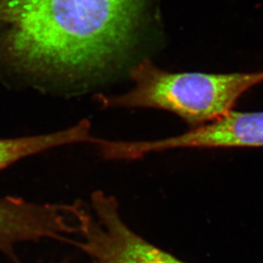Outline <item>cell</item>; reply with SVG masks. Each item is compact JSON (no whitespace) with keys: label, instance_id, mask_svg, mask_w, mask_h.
Returning <instances> with one entry per match:
<instances>
[{"label":"cell","instance_id":"cell-1","mask_svg":"<svg viewBox=\"0 0 263 263\" xmlns=\"http://www.w3.org/2000/svg\"><path fill=\"white\" fill-rule=\"evenodd\" d=\"M145 0H1L2 47L32 74L80 77L103 70L131 44Z\"/></svg>","mask_w":263,"mask_h":263},{"label":"cell","instance_id":"cell-2","mask_svg":"<svg viewBox=\"0 0 263 263\" xmlns=\"http://www.w3.org/2000/svg\"><path fill=\"white\" fill-rule=\"evenodd\" d=\"M134 88L125 94L97 97L105 107H148L175 113L191 128L233 110L238 100L263 82V71L214 74L169 72L145 60L130 72Z\"/></svg>","mask_w":263,"mask_h":263},{"label":"cell","instance_id":"cell-3","mask_svg":"<svg viewBox=\"0 0 263 263\" xmlns=\"http://www.w3.org/2000/svg\"><path fill=\"white\" fill-rule=\"evenodd\" d=\"M73 242L90 263H185L132 230L123 220L118 201L102 191L88 203H76Z\"/></svg>","mask_w":263,"mask_h":263},{"label":"cell","instance_id":"cell-4","mask_svg":"<svg viewBox=\"0 0 263 263\" xmlns=\"http://www.w3.org/2000/svg\"><path fill=\"white\" fill-rule=\"evenodd\" d=\"M95 144L106 159L133 160L159 151L176 148L263 147V112L231 110L179 136L151 141L99 140Z\"/></svg>","mask_w":263,"mask_h":263},{"label":"cell","instance_id":"cell-5","mask_svg":"<svg viewBox=\"0 0 263 263\" xmlns=\"http://www.w3.org/2000/svg\"><path fill=\"white\" fill-rule=\"evenodd\" d=\"M71 231L66 205L37 204L17 197L0 199V252L19 263L15 248L42 239L64 240Z\"/></svg>","mask_w":263,"mask_h":263},{"label":"cell","instance_id":"cell-6","mask_svg":"<svg viewBox=\"0 0 263 263\" xmlns=\"http://www.w3.org/2000/svg\"><path fill=\"white\" fill-rule=\"evenodd\" d=\"M91 123L83 120L64 131L34 137L0 140V170L39 152L76 142H91Z\"/></svg>","mask_w":263,"mask_h":263},{"label":"cell","instance_id":"cell-7","mask_svg":"<svg viewBox=\"0 0 263 263\" xmlns=\"http://www.w3.org/2000/svg\"><path fill=\"white\" fill-rule=\"evenodd\" d=\"M0 1H1V0H0Z\"/></svg>","mask_w":263,"mask_h":263}]
</instances>
